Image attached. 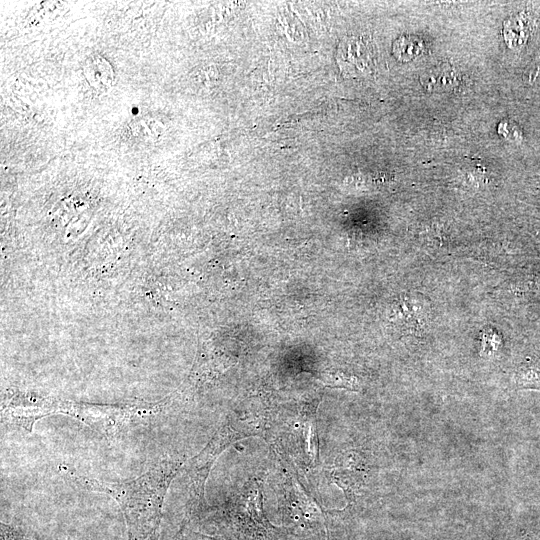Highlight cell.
Returning a JSON list of instances; mask_svg holds the SVG:
<instances>
[{
	"instance_id": "6da1fadb",
	"label": "cell",
	"mask_w": 540,
	"mask_h": 540,
	"mask_svg": "<svg viewBox=\"0 0 540 540\" xmlns=\"http://www.w3.org/2000/svg\"><path fill=\"white\" fill-rule=\"evenodd\" d=\"M183 465V458H166L136 479L124 482L89 478L65 464L59 465V472L75 485L106 493L117 501L126 520L128 540H157L165 494Z\"/></svg>"
},
{
	"instance_id": "7a4b0ae2",
	"label": "cell",
	"mask_w": 540,
	"mask_h": 540,
	"mask_svg": "<svg viewBox=\"0 0 540 540\" xmlns=\"http://www.w3.org/2000/svg\"><path fill=\"white\" fill-rule=\"evenodd\" d=\"M166 403L90 404L14 395L2 407V417L9 423L31 431L34 423L50 415L70 416L91 429L113 437L119 433L151 423L163 413Z\"/></svg>"
},
{
	"instance_id": "3957f363",
	"label": "cell",
	"mask_w": 540,
	"mask_h": 540,
	"mask_svg": "<svg viewBox=\"0 0 540 540\" xmlns=\"http://www.w3.org/2000/svg\"><path fill=\"white\" fill-rule=\"evenodd\" d=\"M280 513L287 539L329 540L325 512L297 478H289L285 484Z\"/></svg>"
},
{
	"instance_id": "277c9868",
	"label": "cell",
	"mask_w": 540,
	"mask_h": 540,
	"mask_svg": "<svg viewBox=\"0 0 540 540\" xmlns=\"http://www.w3.org/2000/svg\"><path fill=\"white\" fill-rule=\"evenodd\" d=\"M258 435L252 430L238 428L230 422L222 424L208 444L185 466L188 484V517H195L204 509L205 483L218 456L230 445L246 437Z\"/></svg>"
},
{
	"instance_id": "5b68a950",
	"label": "cell",
	"mask_w": 540,
	"mask_h": 540,
	"mask_svg": "<svg viewBox=\"0 0 540 540\" xmlns=\"http://www.w3.org/2000/svg\"><path fill=\"white\" fill-rule=\"evenodd\" d=\"M320 399L305 403L296 414L286 415L280 421V430L288 431L280 434V446L292 454L294 459L302 464L313 467L319 461L318 436L315 428V414Z\"/></svg>"
},
{
	"instance_id": "8992f818",
	"label": "cell",
	"mask_w": 540,
	"mask_h": 540,
	"mask_svg": "<svg viewBox=\"0 0 540 540\" xmlns=\"http://www.w3.org/2000/svg\"><path fill=\"white\" fill-rule=\"evenodd\" d=\"M373 43L364 36H351L342 40L338 47L337 62L341 72L349 77L371 73L376 56Z\"/></svg>"
},
{
	"instance_id": "52a82bcc",
	"label": "cell",
	"mask_w": 540,
	"mask_h": 540,
	"mask_svg": "<svg viewBox=\"0 0 540 540\" xmlns=\"http://www.w3.org/2000/svg\"><path fill=\"white\" fill-rule=\"evenodd\" d=\"M393 318L406 332L420 333L426 327L425 303L415 295H402L393 307Z\"/></svg>"
},
{
	"instance_id": "ba28073f",
	"label": "cell",
	"mask_w": 540,
	"mask_h": 540,
	"mask_svg": "<svg viewBox=\"0 0 540 540\" xmlns=\"http://www.w3.org/2000/svg\"><path fill=\"white\" fill-rule=\"evenodd\" d=\"M82 72L85 81L94 91L105 92L114 84V69L110 62L100 54L88 56L83 63Z\"/></svg>"
},
{
	"instance_id": "9c48e42d",
	"label": "cell",
	"mask_w": 540,
	"mask_h": 540,
	"mask_svg": "<svg viewBox=\"0 0 540 540\" xmlns=\"http://www.w3.org/2000/svg\"><path fill=\"white\" fill-rule=\"evenodd\" d=\"M163 132L162 123L153 118H139L131 121L126 127L127 136L137 141H155Z\"/></svg>"
},
{
	"instance_id": "30bf717a",
	"label": "cell",
	"mask_w": 540,
	"mask_h": 540,
	"mask_svg": "<svg viewBox=\"0 0 540 540\" xmlns=\"http://www.w3.org/2000/svg\"><path fill=\"white\" fill-rule=\"evenodd\" d=\"M514 379L520 389L540 390V356L527 357L517 368Z\"/></svg>"
},
{
	"instance_id": "8fae6325",
	"label": "cell",
	"mask_w": 540,
	"mask_h": 540,
	"mask_svg": "<svg viewBox=\"0 0 540 540\" xmlns=\"http://www.w3.org/2000/svg\"><path fill=\"white\" fill-rule=\"evenodd\" d=\"M457 81L456 71L448 64L427 70L421 76L422 85L429 90L448 89Z\"/></svg>"
},
{
	"instance_id": "7c38bea8",
	"label": "cell",
	"mask_w": 540,
	"mask_h": 540,
	"mask_svg": "<svg viewBox=\"0 0 540 540\" xmlns=\"http://www.w3.org/2000/svg\"><path fill=\"white\" fill-rule=\"evenodd\" d=\"M423 42L412 36H402L393 45V53L401 61H409L417 57L423 50Z\"/></svg>"
},
{
	"instance_id": "4fadbf2b",
	"label": "cell",
	"mask_w": 540,
	"mask_h": 540,
	"mask_svg": "<svg viewBox=\"0 0 540 540\" xmlns=\"http://www.w3.org/2000/svg\"><path fill=\"white\" fill-rule=\"evenodd\" d=\"M504 27L505 38L507 42L511 43L510 46L514 47L521 45V37L526 40L528 35L526 23L521 16L510 19L504 24Z\"/></svg>"
},
{
	"instance_id": "5bb4252c",
	"label": "cell",
	"mask_w": 540,
	"mask_h": 540,
	"mask_svg": "<svg viewBox=\"0 0 540 540\" xmlns=\"http://www.w3.org/2000/svg\"><path fill=\"white\" fill-rule=\"evenodd\" d=\"M172 540H223L219 537L206 534L200 530H195L193 527L185 522Z\"/></svg>"
},
{
	"instance_id": "9a60e30c",
	"label": "cell",
	"mask_w": 540,
	"mask_h": 540,
	"mask_svg": "<svg viewBox=\"0 0 540 540\" xmlns=\"http://www.w3.org/2000/svg\"><path fill=\"white\" fill-rule=\"evenodd\" d=\"M502 130H499L505 138H508L512 141H520L522 138V132L516 123L511 121L502 122L499 126Z\"/></svg>"
}]
</instances>
